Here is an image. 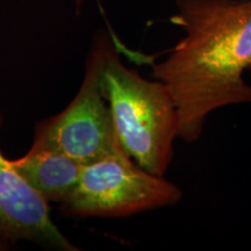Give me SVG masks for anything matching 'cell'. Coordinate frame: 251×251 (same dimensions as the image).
<instances>
[{"instance_id": "6da1fadb", "label": "cell", "mask_w": 251, "mask_h": 251, "mask_svg": "<svg viewBox=\"0 0 251 251\" xmlns=\"http://www.w3.org/2000/svg\"><path fill=\"white\" fill-rule=\"evenodd\" d=\"M171 23L184 37L153 77L164 83L178 113V139L194 142L208 115L251 102V0H176Z\"/></svg>"}, {"instance_id": "7a4b0ae2", "label": "cell", "mask_w": 251, "mask_h": 251, "mask_svg": "<svg viewBox=\"0 0 251 251\" xmlns=\"http://www.w3.org/2000/svg\"><path fill=\"white\" fill-rule=\"evenodd\" d=\"M100 87L122 151L150 174L164 176L178 139L177 108L165 84L126 67L115 42L108 39Z\"/></svg>"}, {"instance_id": "3957f363", "label": "cell", "mask_w": 251, "mask_h": 251, "mask_svg": "<svg viewBox=\"0 0 251 251\" xmlns=\"http://www.w3.org/2000/svg\"><path fill=\"white\" fill-rule=\"evenodd\" d=\"M181 197L179 186L144 170L120 151L81 166L76 186L61 208L72 216L125 218L174 206Z\"/></svg>"}, {"instance_id": "277c9868", "label": "cell", "mask_w": 251, "mask_h": 251, "mask_svg": "<svg viewBox=\"0 0 251 251\" xmlns=\"http://www.w3.org/2000/svg\"><path fill=\"white\" fill-rule=\"evenodd\" d=\"M107 41L106 34L96 37L77 94L63 111L37 122L31 147L65 153L81 165L122 151L100 87Z\"/></svg>"}, {"instance_id": "5b68a950", "label": "cell", "mask_w": 251, "mask_h": 251, "mask_svg": "<svg viewBox=\"0 0 251 251\" xmlns=\"http://www.w3.org/2000/svg\"><path fill=\"white\" fill-rule=\"evenodd\" d=\"M4 115L0 111V128ZM0 235L8 242L29 241L50 249L77 251L52 221L49 203L19 176L0 150Z\"/></svg>"}, {"instance_id": "8992f818", "label": "cell", "mask_w": 251, "mask_h": 251, "mask_svg": "<svg viewBox=\"0 0 251 251\" xmlns=\"http://www.w3.org/2000/svg\"><path fill=\"white\" fill-rule=\"evenodd\" d=\"M11 164L48 203H61L70 194L83 166L65 153L35 147H30L26 155L20 158L11 159Z\"/></svg>"}, {"instance_id": "52a82bcc", "label": "cell", "mask_w": 251, "mask_h": 251, "mask_svg": "<svg viewBox=\"0 0 251 251\" xmlns=\"http://www.w3.org/2000/svg\"><path fill=\"white\" fill-rule=\"evenodd\" d=\"M8 241L7 240H5L4 237L1 236V235H0V251H2V250H7L8 249Z\"/></svg>"}, {"instance_id": "ba28073f", "label": "cell", "mask_w": 251, "mask_h": 251, "mask_svg": "<svg viewBox=\"0 0 251 251\" xmlns=\"http://www.w3.org/2000/svg\"><path fill=\"white\" fill-rule=\"evenodd\" d=\"M85 1H86V0H76V6H77L78 11H79L80 7H81V6H83V4H84V2H85Z\"/></svg>"}]
</instances>
